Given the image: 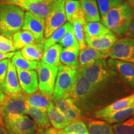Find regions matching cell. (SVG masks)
Listing matches in <instances>:
<instances>
[{"label": "cell", "mask_w": 134, "mask_h": 134, "mask_svg": "<svg viewBox=\"0 0 134 134\" xmlns=\"http://www.w3.org/2000/svg\"><path fill=\"white\" fill-rule=\"evenodd\" d=\"M81 73L91 84L100 99L105 94L112 93L119 83V77L110 68L104 59L99 60L87 68L80 70Z\"/></svg>", "instance_id": "cell-1"}, {"label": "cell", "mask_w": 134, "mask_h": 134, "mask_svg": "<svg viewBox=\"0 0 134 134\" xmlns=\"http://www.w3.org/2000/svg\"><path fill=\"white\" fill-rule=\"evenodd\" d=\"M70 98L81 110L85 118L100 105V99L90 81L79 69L76 80L69 93L65 96Z\"/></svg>", "instance_id": "cell-2"}, {"label": "cell", "mask_w": 134, "mask_h": 134, "mask_svg": "<svg viewBox=\"0 0 134 134\" xmlns=\"http://www.w3.org/2000/svg\"><path fill=\"white\" fill-rule=\"evenodd\" d=\"M134 17V10L127 2L110 10L100 18L101 23L117 37H124Z\"/></svg>", "instance_id": "cell-3"}, {"label": "cell", "mask_w": 134, "mask_h": 134, "mask_svg": "<svg viewBox=\"0 0 134 134\" xmlns=\"http://www.w3.org/2000/svg\"><path fill=\"white\" fill-rule=\"evenodd\" d=\"M24 12L11 3H0V35L12 39L13 35L22 29Z\"/></svg>", "instance_id": "cell-4"}, {"label": "cell", "mask_w": 134, "mask_h": 134, "mask_svg": "<svg viewBox=\"0 0 134 134\" xmlns=\"http://www.w3.org/2000/svg\"><path fill=\"white\" fill-rule=\"evenodd\" d=\"M26 94L21 93L5 96L2 102V113L4 124L14 121L21 115L27 114L29 105Z\"/></svg>", "instance_id": "cell-5"}, {"label": "cell", "mask_w": 134, "mask_h": 134, "mask_svg": "<svg viewBox=\"0 0 134 134\" xmlns=\"http://www.w3.org/2000/svg\"><path fill=\"white\" fill-rule=\"evenodd\" d=\"M79 68H75L61 64L58 72L52 94L53 101L60 99L69 93L76 81Z\"/></svg>", "instance_id": "cell-6"}, {"label": "cell", "mask_w": 134, "mask_h": 134, "mask_svg": "<svg viewBox=\"0 0 134 134\" xmlns=\"http://www.w3.org/2000/svg\"><path fill=\"white\" fill-rule=\"evenodd\" d=\"M66 21L65 11V1L54 0L49 14L45 19V40L49 37L55 30L65 24Z\"/></svg>", "instance_id": "cell-7"}, {"label": "cell", "mask_w": 134, "mask_h": 134, "mask_svg": "<svg viewBox=\"0 0 134 134\" xmlns=\"http://www.w3.org/2000/svg\"><path fill=\"white\" fill-rule=\"evenodd\" d=\"M38 88L43 93L52 96L58 72V67L38 62L37 66Z\"/></svg>", "instance_id": "cell-8"}, {"label": "cell", "mask_w": 134, "mask_h": 134, "mask_svg": "<svg viewBox=\"0 0 134 134\" xmlns=\"http://www.w3.org/2000/svg\"><path fill=\"white\" fill-rule=\"evenodd\" d=\"M108 55L113 59L134 64V39L127 37L118 38Z\"/></svg>", "instance_id": "cell-9"}, {"label": "cell", "mask_w": 134, "mask_h": 134, "mask_svg": "<svg viewBox=\"0 0 134 134\" xmlns=\"http://www.w3.org/2000/svg\"><path fill=\"white\" fill-rule=\"evenodd\" d=\"M44 19L28 11L24 13V23L22 29L31 32L36 38V43H44Z\"/></svg>", "instance_id": "cell-10"}, {"label": "cell", "mask_w": 134, "mask_h": 134, "mask_svg": "<svg viewBox=\"0 0 134 134\" xmlns=\"http://www.w3.org/2000/svg\"><path fill=\"white\" fill-rule=\"evenodd\" d=\"M111 69L115 71L118 76L130 88L134 89V64L121 60L110 58L107 61Z\"/></svg>", "instance_id": "cell-11"}, {"label": "cell", "mask_w": 134, "mask_h": 134, "mask_svg": "<svg viewBox=\"0 0 134 134\" xmlns=\"http://www.w3.org/2000/svg\"><path fill=\"white\" fill-rule=\"evenodd\" d=\"M8 134H34L38 129L36 122L26 115L4 124Z\"/></svg>", "instance_id": "cell-12"}, {"label": "cell", "mask_w": 134, "mask_h": 134, "mask_svg": "<svg viewBox=\"0 0 134 134\" xmlns=\"http://www.w3.org/2000/svg\"><path fill=\"white\" fill-rule=\"evenodd\" d=\"M134 103V92L131 94L115 100L109 105L95 110L93 113V117L98 119H103L110 114L128 108Z\"/></svg>", "instance_id": "cell-13"}, {"label": "cell", "mask_w": 134, "mask_h": 134, "mask_svg": "<svg viewBox=\"0 0 134 134\" xmlns=\"http://www.w3.org/2000/svg\"><path fill=\"white\" fill-rule=\"evenodd\" d=\"M53 103L58 111L71 122L84 119L81 110L70 98L63 97Z\"/></svg>", "instance_id": "cell-14"}, {"label": "cell", "mask_w": 134, "mask_h": 134, "mask_svg": "<svg viewBox=\"0 0 134 134\" xmlns=\"http://www.w3.org/2000/svg\"><path fill=\"white\" fill-rule=\"evenodd\" d=\"M20 86L27 94L36 93L38 90L37 73L34 70H22L16 68Z\"/></svg>", "instance_id": "cell-15"}, {"label": "cell", "mask_w": 134, "mask_h": 134, "mask_svg": "<svg viewBox=\"0 0 134 134\" xmlns=\"http://www.w3.org/2000/svg\"><path fill=\"white\" fill-rule=\"evenodd\" d=\"M1 91L6 96L23 92L19 85L16 68L10 60L8 63L7 73Z\"/></svg>", "instance_id": "cell-16"}, {"label": "cell", "mask_w": 134, "mask_h": 134, "mask_svg": "<svg viewBox=\"0 0 134 134\" xmlns=\"http://www.w3.org/2000/svg\"><path fill=\"white\" fill-rule=\"evenodd\" d=\"M108 57V53L102 52L87 46L84 49L80 50L78 55V66L80 70L90 66L99 60L105 59Z\"/></svg>", "instance_id": "cell-17"}, {"label": "cell", "mask_w": 134, "mask_h": 134, "mask_svg": "<svg viewBox=\"0 0 134 134\" xmlns=\"http://www.w3.org/2000/svg\"><path fill=\"white\" fill-rule=\"evenodd\" d=\"M117 40L118 37L111 32L99 37L86 38V42L87 46L102 52L108 53Z\"/></svg>", "instance_id": "cell-18"}, {"label": "cell", "mask_w": 134, "mask_h": 134, "mask_svg": "<svg viewBox=\"0 0 134 134\" xmlns=\"http://www.w3.org/2000/svg\"><path fill=\"white\" fill-rule=\"evenodd\" d=\"M65 11L66 19L72 24L76 21L86 23L80 1L76 0H64Z\"/></svg>", "instance_id": "cell-19"}, {"label": "cell", "mask_w": 134, "mask_h": 134, "mask_svg": "<svg viewBox=\"0 0 134 134\" xmlns=\"http://www.w3.org/2000/svg\"><path fill=\"white\" fill-rule=\"evenodd\" d=\"M54 0H43L20 6L22 9L30 12L46 19L49 14Z\"/></svg>", "instance_id": "cell-20"}, {"label": "cell", "mask_w": 134, "mask_h": 134, "mask_svg": "<svg viewBox=\"0 0 134 134\" xmlns=\"http://www.w3.org/2000/svg\"><path fill=\"white\" fill-rule=\"evenodd\" d=\"M26 96L29 106L47 109L48 107L53 104L52 96L43 93L41 91L27 94Z\"/></svg>", "instance_id": "cell-21"}, {"label": "cell", "mask_w": 134, "mask_h": 134, "mask_svg": "<svg viewBox=\"0 0 134 134\" xmlns=\"http://www.w3.org/2000/svg\"><path fill=\"white\" fill-rule=\"evenodd\" d=\"M80 3L86 23L100 21V17L96 0H80Z\"/></svg>", "instance_id": "cell-22"}, {"label": "cell", "mask_w": 134, "mask_h": 134, "mask_svg": "<svg viewBox=\"0 0 134 134\" xmlns=\"http://www.w3.org/2000/svg\"><path fill=\"white\" fill-rule=\"evenodd\" d=\"M27 114L32 119L38 128L48 129L50 127V122L46 109L29 106Z\"/></svg>", "instance_id": "cell-23"}, {"label": "cell", "mask_w": 134, "mask_h": 134, "mask_svg": "<svg viewBox=\"0 0 134 134\" xmlns=\"http://www.w3.org/2000/svg\"><path fill=\"white\" fill-rule=\"evenodd\" d=\"M86 38H96L105 36L111 31L99 22H87L84 26Z\"/></svg>", "instance_id": "cell-24"}, {"label": "cell", "mask_w": 134, "mask_h": 134, "mask_svg": "<svg viewBox=\"0 0 134 134\" xmlns=\"http://www.w3.org/2000/svg\"><path fill=\"white\" fill-rule=\"evenodd\" d=\"M62 50V47L57 43L44 50L41 58L42 62L49 65L59 66L61 65L60 57Z\"/></svg>", "instance_id": "cell-25"}, {"label": "cell", "mask_w": 134, "mask_h": 134, "mask_svg": "<svg viewBox=\"0 0 134 134\" xmlns=\"http://www.w3.org/2000/svg\"><path fill=\"white\" fill-rule=\"evenodd\" d=\"M47 111L50 124L56 129L63 130L65 127L71 123V122L67 119L64 115L58 111V110L55 107L54 104H52L48 107Z\"/></svg>", "instance_id": "cell-26"}, {"label": "cell", "mask_w": 134, "mask_h": 134, "mask_svg": "<svg viewBox=\"0 0 134 134\" xmlns=\"http://www.w3.org/2000/svg\"><path fill=\"white\" fill-rule=\"evenodd\" d=\"M86 125L89 134H115L113 126L105 120H90Z\"/></svg>", "instance_id": "cell-27"}, {"label": "cell", "mask_w": 134, "mask_h": 134, "mask_svg": "<svg viewBox=\"0 0 134 134\" xmlns=\"http://www.w3.org/2000/svg\"><path fill=\"white\" fill-rule=\"evenodd\" d=\"M44 51L43 43H36L35 44L27 45L21 49V54L27 60L39 62Z\"/></svg>", "instance_id": "cell-28"}, {"label": "cell", "mask_w": 134, "mask_h": 134, "mask_svg": "<svg viewBox=\"0 0 134 134\" xmlns=\"http://www.w3.org/2000/svg\"><path fill=\"white\" fill-rule=\"evenodd\" d=\"M12 41L16 50L22 49L27 45L36 43V38L31 32L26 30L19 31L13 35Z\"/></svg>", "instance_id": "cell-29"}, {"label": "cell", "mask_w": 134, "mask_h": 134, "mask_svg": "<svg viewBox=\"0 0 134 134\" xmlns=\"http://www.w3.org/2000/svg\"><path fill=\"white\" fill-rule=\"evenodd\" d=\"M134 115V103L128 108L110 114L103 119L109 124L123 122Z\"/></svg>", "instance_id": "cell-30"}, {"label": "cell", "mask_w": 134, "mask_h": 134, "mask_svg": "<svg viewBox=\"0 0 134 134\" xmlns=\"http://www.w3.org/2000/svg\"><path fill=\"white\" fill-rule=\"evenodd\" d=\"M80 50H71L62 48L60 53V60L62 65L72 67L75 68H79L78 66V55Z\"/></svg>", "instance_id": "cell-31"}, {"label": "cell", "mask_w": 134, "mask_h": 134, "mask_svg": "<svg viewBox=\"0 0 134 134\" xmlns=\"http://www.w3.org/2000/svg\"><path fill=\"white\" fill-rule=\"evenodd\" d=\"M72 27H73V25L68 22V23H65L58 29L55 30L49 37L45 40L44 43H43L44 50L47 49L51 46L59 42L65 34Z\"/></svg>", "instance_id": "cell-32"}, {"label": "cell", "mask_w": 134, "mask_h": 134, "mask_svg": "<svg viewBox=\"0 0 134 134\" xmlns=\"http://www.w3.org/2000/svg\"><path fill=\"white\" fill-rule=\"evenodd\" d=\"M11 60V62L16 68L22 70H34L37 66V62L27 60L22 55L20 51L14 52Z\"/></svg>", "instance_id": "cell-33"}, {"label": "cell", "mask_w": 134, "mask_h": 134, "mask_svg": "<svg viewBox=\"0 0 134 134\" xmlns=\"http://www.w3.org/2000/svg\"><path fill=\"white\" fill-rule=\"evenodd\" d=\"M58 44L62 48L71 50H80L79 44L75 37L73 27L70 29L64 35L62 38L58 42Z\"/></svg>", "instance_id": "cell-34"}, {"label": "cell", "mask_w": 134, "mask_h": 134, "mask_svg": "<svg viewBox=\"0 0 134 134\" xmlns=\"http://www.w3.org/2000/svg\"><path fill=\"white\" fill-rule=\"evenodd\" d=\"M115 134H134V115L113 126Z\"/></svg>", "instance_id": "cell-35"}, {"label": "cell", "mask_w": 134, "mask_h": 134, "mask_svg": "<svg viewBox=\"0 0 134 134\" xmlns=\"http://www.w3.org/2000/svg\"><path fill=\"white\" fill-rule=\"evenodd\" d=\"M85 23H86L81 21H76L72 24L75 37L79 44L80 50L84 49L87 47L86 37H85V30H84V26Z\"/></svg>", "instance_id": "cell-36"}, {"label": "cell", "mask_w": 134, "mask_h": 134, "mask_svg": "<svg viewBox=\"0 0 134 134\" xmlns=\"http://www.w3.org/2000/svg\"><path fill=\"white\" fill-rule=\"evenodd\" d=\"M63 130L67 134H89L86 124L82 120L71 122Z\"/></svg>", "instance_id": "cell-37"}, {"label": "cell", "mask_w": 134, "mask_h": 134, "mask_svg": "<svg viewBox=\"0 0 134 134\" xmlns=\"http://www.w3.org/2000/svg\"><path fill=\"white\" fill-rule=\"evenodd\" d=\"M100 16L103 17L110 10L124 2L123 0H96Z\"/></svg>", "instance_id": "cell-38"}, {"label": "cell", "mask_w": 134, "mask_h": 134, "mask_svg": "<svg viewBox=\"0 0 134 134\" xmlns=\"http://www.w3.org/2000/svg\"><path fill=\"white\" fill-rule=\"evenodd\" d=\"M16 49L14 47L13 41L6 37L0 35V52L4 53L14 52Z\"/></svg>", "instance_id": "cell-39"}, {"label": "cell", "mask_w": 134, "mask_h": 134, "mask_svg": "<svg viewBox=\"0 0 134 134\" xmlns=\"http://www.w3.org/2000/svg\"><path fill=\"white\" fill-rule=\"evenodd\" d=\"M9 61V59H4L0 61V90H1L3 88L6 78Z\"/></svg>", "instance_id": "cell-40"}, {"label": "cell", "mask_w": 134, "mask_h": 134, "mask_svg": "<svg viewBox=\"0 0 134 134\" xmlns=\"http://www.w3.org/2000/svg\"><path fill=\"white\" fill-rule=\"evenodd\" d=\"M43 0H0L1 3H11L16 5V6H23V5L29 4V3L39 2L42 1Z\"/></svg>", "instance_id": "cell-41"}, {"label": "cell", "mask_w": 134, "mask_h": 134, "mask_svg": "<svg viewBox=\"0 0 134 134\" xmlns=\"http://www.w3.org/2000/svg\"><path fill=\"white\" fill-rule=\"evenodd\" d=\"M125 37H130L134 39V17L132 19L131 23H130V26L129 27L126 33H125Z\"/></svg>", "instance_id": "cell-42"}, {"label": "cell", "mask_w": 134, "mask_h": 134, "mask_svg": "<svg viewBox=\"0 0 134 134\" xmlns=\"http://www.w3.org/2000/svg\"><path fill=\"white\" fill-rule=\"evenodd\" d=\"M63 130H58L54 127H50L47 129V134H64Z\"/></svg>", "instance_id": "cell-43"}, {"label": "cell", "mask_w": 134, "mask_h": 134, "mask_svg": "<svg viewBox=\"0 0 134 134\" xmlns=\"http://www.w3.org/2000/svg\"><path fill=\"white\" fill-rule=\"evenodd\" d=\"M14 52H11L8 53H4L0 52V61L4 59H9L10 58H12L14 55Z\"/></svg>", "instance_id": "cell-44"}, {"label": "cell", "mask_w": 134, "mask_h": 134, "mask_svg": "<svg viewBox=\"0 0 134 134\" xmlns=\"http://www.w3.org/2000/svg\"><path fill=\"white\" fill-rule=\"evenodd\" d=\"M0 125L3 127H5L4 121H3V117L2 113V102L0 103Z\"/></svg>", "instance_id": "cell-45"}, {"label": "cell", "mask_w": 134, "mask_h": 134, "mask_svg": "<svg viewBox=\"0 0 134 134\" xmlns=\"http://www.w3.org/2000/svg\"><path fill=\"white\" fill-rule=\"evenodd\" d=\"M47 129L38 128V127L37 130L34 134H47Z\"/></svg>", "instance_id": "cell-46"}, {"label": "cell", "mask_w": 134, "mask_h": 134, "mask_svg": "<svg viewBox=\"0 0 134 134\" xmlns=\"http://www.w3.org/2000/svg\"><path fill=\"white\" fill-rule=\"evenodd\" d=\"M0 134H8L5 127H3L0 125Z\"/></svg>", "instance_id": "cell-47"}, {"label": "cell", "mask_w": 134, "mask_h": 134, "mask_svg": "<svg viewBox=\"0 0 134 134\" xmlns=\"http://www.w3.org/2000/svg\"><path fill=\"white\" fill-rule=\"evenodd\" d=\"M5 96H6V95H5L3 93V92L0 90V103H1V102H3V100H4Z\"/></svg>", "instance_id": "cell-48"}, {"label": "cell", "mask_w": 134, "mask_h": 134, "mask_svg": "<svg viewBox=\"0 0 134 134\" xmlns=\"http://www.w3.org/2000/svg\"><path fill=\"white\" fill-rule=\"evenodd\" d=\"M127 3H129V4L132 8V9L134 10V0H127Z\"/></svg>", "instance_id": "cell-49"}, {"label": "cell", "mask_w": 134, "mask_h": 134, "mask_svg": "<svg viewBox=\"0 0 134 134\" xmlns=\"http://www.w3.org/2000/svg\"><path fill=\"white\" fill-rule=\"evenodd\" d=\"M64 133H65L64 134H67V133H65V132H64Z\"/></svg>", "instance_id": "cell-50"}, {"label": "cell", "mask_w": 134, "mask_h": 134, "mask_svg": "<svg viewBox=\"0 0 134 134\" xmlns=\"http://www.w3.org/2000/svg\"><path fill=\"white\" fill-rule=\"evenodd\" d=\"M76 1H77V0H76Z\"/></svg>", "instance_id": "cell-51"}]
</instances>
